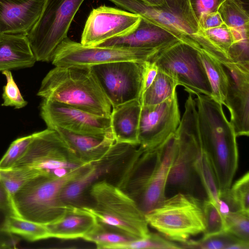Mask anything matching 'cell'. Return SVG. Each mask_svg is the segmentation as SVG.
<instances>
[{
	"label": "cell",
	"instance_id": "cell-15",
	"mask_svg": "<svg viewBox=\"0 0 249 249\" xmlns=\"http://www.w3.org/2000/svg\"><path fill=\"white\" fill-rule=\"evenodd\" d=\"M180 120L176 91L160 104L142 106L139 145L145 149L159 145L176 132Z\"/></svg>",
	"mask_w": 249,
	"mask_h": 249
},
{
	"label": "cell",
	"instance_id": "cell-18",
	"mask_svg": "<svg viewBox=\"0 0 249 249\" xmlns=\"http://www.w3.org/2000/svg\"><path fill=\"white\" fill-rule=\"evenodd\" d=\"M229 83L224 105L237 137L249 135V67L229 62L223 65Z\"/></svg>",
	"mask_w": 249,
	"mask_h": 249
},
{
	"label": "cell",
	"instance_id": "cell-39",
	"mask_svg": "<svg viewBox=\"0 0 249 249\" xmlns=\"http://www.w3.org/2000/svg\"><path fill=\"white\" fill-rule=\"evenodd\" d=\"M1 73L6 79V84L3 88L1 106L14 107L16 109L25 107L28 103L22 96L10 70H5Z\"/></svg>",
	"mask_w": 249,
	"mask_h": 249
},
{
	"label": "cell",
	"instance_id": "cell-1",
	"mask_svg": "<svg viewBox=\"0 0 249 249\" xmlns=\"http://www.w3.org/2000/svg\"><path fill=\"white\" fill-rule=\"evenodd\" d=\"M175 133L153 148L137 146L115 184L144 214L166 198L167 180L177 147Z\"/></svg>",
	"mask_w": 249,
	"mask_h": 249
},
{
	"label": "cell",
	"instance_id": "cell-42",
	"mask_svg": "<svg viewBox=\"0 0 249 249\" xmlns=\"http://www.w3.org/2000/svg\"><path fill=\"white\" fill-rule=\"evenodd\" d=\"M0 210L8 216H18L13 204L12 196L0 180Z\"/></svg>",
	"mask_w": 249,
	"mask_h": 249
},
{
	"label": "cell",
	"instance_id": "cell-2",
	"mask_svg": "<svg viewBox=\"0 0 249 249\" xmlns=\"http://www.w3.org/2000/svg\"><path fill=\"white\" fill-rule=\"evenodd\" d=\"M195 101L201 144L213 169L221 195L232 184L237 169V136L222 104L211 96L200 94Z\"/></svg>",
	"mask_w": 249,
	"mask_h": 249
},
{
	"label": "cell",
	"instance_id": "cell-23",
	"mask_svg": "<svg viewBox=\"0 0 249 249\" xmlns=\"http://www.w3.org/2000/svg\"><path fill=\"white\" fill-rule=\"evenodd\" d=\"M141 108L140 100L130 101L112 107L110 125L116 142L139 145L138 130Z\"/></svg>",
	"mask_w": 249,
	"mask_h": 249
},
{
	"label": "cell",
	"instance_id": "cell-10",
	"mask_svg": "<svg viewBox=\"0 0 249 249\" xmlns=\"http://www.w3.org/2000/svg\"><path fill=\"white\" fill-rule=\"evenodd\" d=\"M84 1L46 0L38 20L26 35L36 61L52 60Z\"/></svg>",
	"mask_w": 249,
	"mask_h": 249
},
{
	"label": "cell",
	"instance_id": "cell-38",
	"mask_svg": "<svg viewBox=\"0 0 249 249\" xmlns=\"http://www.w3.org/2000/svg\"><path fill=\"white\" fill-rule=\"evenodd\" d=\"M180 245L171 241L161 234L150 232L146 237L126 244L123 249H178Z\"/></svg>",
	"mask_w": 249,
	"mask_h": 249
},
{
	"label": "cell",
	"instance_id": "cell-6",
	"mask_svg": "<svg viewBox=\"0 0 249 249\" xmlns=\"http://www.w3.org/2000/svg\"><path fill=\"white\" fill-rule=\"evenodd\" d=\"M90 165L87 163L62 177L39 175L30 179L12 196L18 216L43 225L58 219L66 207L60 197L63 188Z\"/></svg>",
	"mask_w": 249,
	"mask_h": 249
},
{
	"label": "cell",
	"instance_id": "cell-3",
	"mask_svg": "<svg viewBox=\"0 0 249 249\" xmlns=\"http://www.w3.org/2000/svg\"><path fill=\"white\" fill-rule=\"evenodd\" d=\"M166 30L180 41L222 58L199 26L189 0H108Z\"/></svg>",
	"mask_w": 249,
	"mask_h": 249
},
{
	"label": "cell",
	"instance_id": "cell-37",
	"mask_svg": "<svg viewBox=\"0 0 249 249\" xmlns=\"http://www.w3.org/2000/svg\"><path fill=\"white\" fill-rule=\"evenodd\" d=\"M36 132L13 141L0 160V170L11 168L25 153Z\"/></svg>",
	"mask_w": 249,
	"mask_h": 249
},
{
	"label": "cell",
	"instance_id": "cell-44",
	"mask_svg": "<svg viewBox=\"0 0 249 249\" xmlns=\"http://www.w3.org/2000/svg\"><path fill=\"white\" fill-rule=\"evenodd\" d=\"M19 238L5 230H0V249H12L17 248Z\"/></svg>",
	"mask_w": 249,
	"mask_h": 249
},
{
	"label": "cell",
	"instance_id": "cell-28",
	"mask_svg": "<svg viewBox=\"0 0 249 249\" xmlns=\"http://www.w3.org/2000/svg\"><path fill=\"white\" fill-rule=\"evenodd\" d=\"M195 167L207 198L217 207L220 195L218 182L209 158L202 146L198 151Z\"/></svg>",
	"mask_w": 249,
	"mask_h": 249
},
{
	"label": "cell",
	"instance_id": "cell-21",
	"mask_svg": "<svg viewBox=\"0 0 249 249\" xmlns=\"http://www.w3.org/2000/svg\"><path fill=\"white\" fill-rule=\"evenodd\" d=\"M97 222L87 207L68 204L58 219L45 225L51 238L73 239L83 238Z\"/></svg>",
	"mask_w": 249,
	"mask_h": 249
},
{
	"label": "cell",
	"instance_id": "cell-20",
	"mask_svg": "<svg viewBox=\"0 0 249 249\" xmlns=\"http://www.w3.org/2000/svg\"><path fill=\"white\" fill-rule=\"evenodd\" d=\"M46 0H0V33L27 35L38 20Z\"/></svg>",
	"mask_w": 249,
	"mask_h": 249
},
{
	"label": "cell",
	"instance_id": "cell-47",
	"mask_svg": "<svg viewBox=\"0 0 249 249\" xmlns=\"http://www.w3.org/2000/svg\"><path fill=\"white\" fill-rule=\"evenodd\" d=\"M8 215L0 210V230H6V223Z\"/></svg>",
	"mask_w": 249,
	"mask_h": 249
},
{
	"label": "cell",
	"instance_id": "cell-40",
	"mask_svg": "<svg viewBox=\"0 0 249 249\" xmlns=\"http://www.w3.org/2000/svg\"><path fill=\"white\" fill-rule=\"evenodd\" d=\"M191 8L198 22L202 15L217 12L225 0H189Z\"/></svg>",
	"mask_w": 249,
	"mask_h": 249
},
{
	"label": "cell",
	"instance_id": "cell-27",
	"mask_svg": "<svg viewBox=\"0 0 249 249\" xmlns=\"http://www.w3.org/2000/svg\"><path fill=\"white\" fill-rule=\"evenodd\" d=\"M83 239L94 243L100 249H123L126 244L135 240L98 221Z\"/></svg>",
	"mask_w": 249,
	"mask_h": 249
},
{
	"label": "cell",
	"instance_id": "cell-12",
	"mask_svg": "<svg viewBox=\"0 0 249 249\" xmlns=\"http://www.w3.org/2000/svg\"><path fill=\"white\" fill-rule=\"evenodd\" d=\"M139 145L115 142L100 159L62 189L60 197L65 204L80 206L89 188L106 180L115 184L129 157Z\"/></svg>",
	"mask_w": 249,
	"mask_h": 249
},
{
	"label": "cell",
	"instance_id": "cell-29",
	"mask_svg": "<svg viewBox=\"0 0 249 249\" xmlns=\"http://www.w3.org/2000/svg\"><path fill=\"white\" fill-rule=\"evenodd\" d=\"M178 86L173 78L158 69L154 80L141 98L142 106L156 105L163 102L173 94Z\"/></svg>",
	"mask_w": 249,
	"mask_h": 249
},
{
	"label": "cell",
	"instance_id": "cell-17",
	"mask_svg": "<svg viewBox=\"0 0 249 249\" xmlns=\"http://www.w3.org/2000/svg\"><path fill=\"white\" fill-rule=\"evenodd\" d=\"M141 17L118 8L102 5L93 9L85 25L81 43L95 46L112 38L132 31L138 25Z\"/></svg>",
	"mask_w": 249,
	"mask_h": 249
},
{
	"label": "cell",
	"instance_id": "cell-19",
	"mask_svg": "<svg viewBox=\"0 0 249 249\" xmlns=\"http://www.w3.org/2000/svg\"><path fill=\"white\" fill-rule=\"evenodd\" d=\"M179 41L166 30L141 17L137 26L129 33L108 39L95 46L142 50L151 53L154 59Z\"/></svg>",
	"mask_w": 249,
	"mask_h": 249
},
{
	"label": "cell",
	"instance_id": "cell-32",
	"mask_svg": "<svg viewBox=\"0 0 249 249\" xmlns=\"http://www.w3.org/2000/svg\"><path fill=\"white\" fill-rule=\"evenodd\" d=\"M242 241H243L224 231L212 236H202L197 240L190 239L180 246L182 248L189 249H233L236 244Z\"/></svg>",
	"mask_w": 249,
	"mask_h": 249
},
{
	"label": "cell",
	"instance_id": "cell-24",
	"mask_svg": "<svg viewBox=\"0 0 249 249\" xmlns=\"http://www.w3.org/2000/svg\"><path fill=\"white\" fill-rule=\"evenodd\" d=\"M36 59L23 34H3L0 38V71L33 67Z\"/></svg>",
	"mask_w": 249,
	"mask_h": 249
},
{
	"label": "cell",
	"instance_id": "cell-36",
	"mask_svg": "<svg viewBox=\"0 0 249 249\" xmlns=\"http://www.w3.org/2000/svg\"><path fill=\"white\" fill-rule=\"evenodd\" d=\"M223 217L226 231L249 243V213L230 211Z\"/></svg>",
	"mask_w": 249,
	"mask_h": 249
},
{
	"label": "cell",
	"instance_id": "cell-5",
	"mask_svg": "<svg viewBox=\"0 0 249 249\" xmlns=\"http://www.w3.org/2000/svg\"><path fill=\"white\" fill-rule=\"evenodd\" d=\"M91 206L87 207L98 221L135 239L150 233L145 214L136 202L114 184L103 180L88 191Z\"/></svg>",
	"mask_w": 249,
	"mask_h": 249
},
{
	"label": "cell",
	"instance_id": "cell-7",
	"mask_svg": "<svg viewBox=\"0 0 249 249\" xmlns=\"http://www.w3.org/2000/svg\"><path fill=\"white\" fill-rule=\"evenodd\" d=\"M203 200L192 195L175 194L145 214L149 225L168 239L186 242L203 233L205 222Z\"/></svg>",
	"mask_w": 249,
	"mask_h": 249
},
{
	"label": "cell",
	"instance_id": "cell-48",
	"mask_svg": "<svg viewBox=\"0 0 249 249\" xmlns=\"http://www.w3.org/2000/svg\"><path fill=\"white\" fill-rule=\"evenodd\" d=\"M1 35H2V34L0 33V37H1Z\"/></svg>",
	"mask_w": 249,
	"mask_h": 249
},
{
	"label": "cell",
	"instance_id": "cell-33",
	"mask_svg": "<svg viewBox=\"0 0 249 249\" xmlns=\"http://www.w3.org/2000/svg\"><path fill=\"white\" fill-rule=\"evenodd\" d=\"M206 36L219 53L222 65L233 62L230 59L229 52L234 42L231 29L224 23L220 26L204 31Z\"/></svg>",
	"mask_w": 249,
	"mask_h": 249
},
{
	"label": "cell",
	"instance_id": "cell-45",
	"mask_svg": "<svg viewBox=\"0 0 249 249\" xmlns=\"http://www.w3.org/2000/svg\"><path fill=\"white\" fill-rule=\"evenodd\" d=\"M217 208L223 216L228 214L231 211L230 208L228 203L221 198H220L218 201Z\"/></svg>",
	"mask_w": 249,
	"mask_h": 249
},
{
	"label": "cell",
	"instance_id": "cell-4",
	"mask_svg": "<svg viewBox=\"0 0 249 249\" xmlns=\"http://www.w3.org/2000/svg\"><path fill=\"white\" fill-rule=\"evenodd\" d=\"M37 95L102 117H110L112 108L90 67H55Z\"/></svg>",
	"mask_w": 249,
	"mask_h": 249
},
{
	"label": "cell",
	"instance_id": "cell-41",
	"mask_svg": "<svg viewBox=\"0 0 249 249\" xmlns=\"http://www.w3.org/2000/svg\"><path fill=\"white\" fill-rule=\"evenodd\" d=\"M158 71V68L154 62L150 61H145L144 62V71L141 97L144 92L153 83L157 74Z\"/></svg>",
	"mask_w": 249,
	"mask_h": 249
},
{
	"label": "cell",
	"instance_id": "cell-16",
	"mask_svg": "<svg viewBox=\"0 0 249 249\" xmlns=\"http://www.w3.org/2000/svg\"><path fill=\"white\" fill-rule=\"evenodd\" d=\"M40 115L47 128L59 127L77 134L112 133L110 117L96 115L60 103L43 99Z\"/></svg>",
	"mask_w": 249,
	"mask_h": 249
},
{
	"label": "cell",
	"instance_id": "cell-25",
	"mask_svg": "<svg viewBox=\"0 0 249 249\" xmlns=\"http://www.w3.org/2000/svg\"><path fill=\"white\" fill-rule=\"evenodd\" d=\"M217 12L231 31L233 44L249 43V14L231 0H225Z\"/></svg>",
	"mask_w": 249,
	"mask_h": 249
},
{
	"label": "cell",
	"instance_id": "cell-26",
	"mask_svg": "<svg viewBox=\"0 0 249 249\" xmlns=\"http://www.w3.org/2000/svg\"><path fill=\"white\" fill-rule=\"evenodd\" d=\"M198 52L211 86V96L224 105L229 83L226 70L222 63L205 51Z\"/></svg>",
	"mask_w": 249,
	"mask_h": 249
},
{
	"label": "cell",
	"instance_id": "cell-43",
	"mask_svg": "<svg viewBox=\"0 0 249 249\" xmlns=\"http://www.w3.org/2000/svg\"><path fill=\"white\" fill-rule=\"evenodd\" d=\"M201 28L205 31L220 26L224 22L218 12L205 13L202 15L198 20Z\"/></svg>",
	"mask_w": 249,
	"mask_h": 249
},
{
	"label": "cell",
	"instance_id": "cell-46",
	"mask_svg": "<svg viewBox=\"0 0 249 249\" xmlns=\"http://www.w3.org/2000/svg\"><path fill=\"white\" fill-rule=\"evenodd\" d=\"M240 8L249 14V0H231Z\"/></svg>",
	"mask_w": 249,
	"mask_h": 249
},
{
	"label": "cell",
	"instance_id": "cell-22",
	"mask_svg": "<svg viewBox=\"0 0 249 249\" xmlns=\"http://www.w3.org/2000/svg\"><path fill=\"white\" fill-rule=\"evenodd\" d=\"M69 147L84 163L96 161L103 157L116 142L112 133L105 134H84L55 127Z\"/></svg>",
	"mask_w": 249,
	"mask_h": 249
},
{
	"label": "cell",
	"instance_id": "cell-11",
	"mask_svg": "<svg viewBox=\"0 0 249 249\" xmlns=\"http://www.w3.org/2000/svg\"><path fill=\"white\" fill-rule=\"evenodd\" d=\"M152 62L189 94L211 96V86L195 48L179 41L161 52Z\"/></svg>",
	"mask_w": 249,
	"mask_h": 249
},
{
	"label": "cell",
	"instance_id": "cell-14",
	"mask_svg": "<svg viewBox=\"0 0 249 249\" xmlns=\"http://www.w3.org/2000/svg\"><path fill=\"white\" fill-rule=\"evenodd\" d=\"M153 55L144 50L124 48L87 46L68 37L56 48L52 62L55 67H86L118 61L151 62Z\"/></svg>",
	"mask_w": 249,
	"mask_h": 249
},
{
	"label": "cell",
	"instance_id": "cell-35",
	"mask_svg": "<svg viewBox=\"0 0 249 249\" xmlns=\"http://www.w3.org/2000/svg\"><path fill=\"white\" fill-rule=\"evenodd\" d=\"M202 208L205 222L203 237L220 233L225 231V221L223 215L216 205L211 200H203Z\"/></svg>",
	"mask_w": 249,
	"mask_h": 249
},
{
	"label": "cell",
	"instance_id": "cell-9",
	"mask_svg": "<svg viewBox=\"0 0 249 249\" xmlns=\"http://www.w3.org/2000/svg\"><path fill=\"white\" fill-rule=\"evenodd\" d=\"M88 163L82 161L55 130L36 132L25 153L11 168H31L42 175L62 177Z\"/></svg>",
	"mask_w": 249,
	"mask_h": 249
},
{
	"label": "cell",
	"instance_id": "cell-30",
	"mask_svg": "<svg viewBox=\"0 0 249 249\" xmlns=\"http://www.w3.org/2000/svg\"><path fill=\"white\" fill-rule=\"evenodd\" d=\"M6 231L31 242L51 238L45 225L17 216H8Z\"/></svg>",
	"mask_w": 249,
	"mask_h": 249
},
{
	"label": "cell",
	"instance_id": "cell-31",
	"mask_svg": "<svg viewBox=\"0 0 249 249\" xmlns=\"http://www.w3.org/2000/svg\"><path fill=\"white\" fill-rule=\"evenodd\" d=\"M229 205L231 211L249 213V173L247 172L229 189L220 196Z\"/></svg>",
	"mask_w": 249,
	"mask_h": 249
},
{
	"label": "cell",
	"instance_id": "cell-34",
	"mask_svg": "<svg viewBox=\"0 0 249 249\" xmlns=\"http://www.w3.org/2000/svg\"><path fill=\"white\" fill-rule=\"evenodd\" d=\"M42 175L37 170L31 168H10L0 170V180L11 196L33 178Z\"/></svg>",
	"mask_w": 249,
	"mask_h": 249
},
{
	"label": "cell",
	"instance_id": "cell-8",
	"mask_svg": "<svg viewBox=\"0 0 249 249\" xmlns=\"http://www.w3.org/2000/svg\"><path fill=\"white\" fill-rule=\"evenodd\" d=\"M175 133L177 147L166 190L173 191V195L182 193L196 196L195 192L198 177L195 163L201 144L196 103L191 94L186 101L184 112Z\"/></svg>",
	"mask_w": 249,
	"mask_h": 249
},
{
	"label": "cell",
	"instance_id": "cell-13",
	"mask_svg": "<svg viewBox=\"0 0 249 249\" xmlns=\"http://www.w3.org/2000/svg\"><path fill=\"white\" fill-rule=\"evenodd\" d=\"M144 62L123 61L90 67L112 107L140 100Z\"/></svg>",
	"mask_w": 249,
	"mask_h": 249
}]
</instances>
